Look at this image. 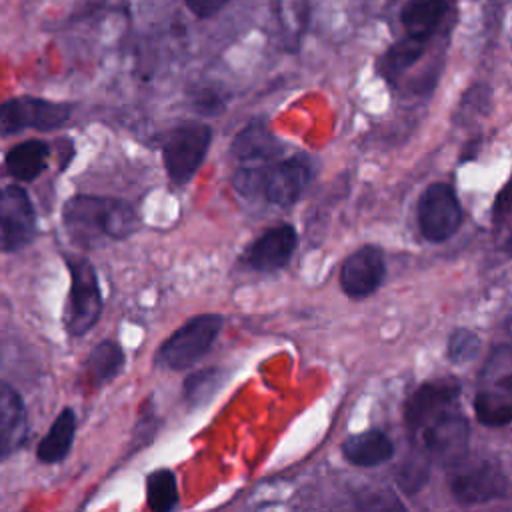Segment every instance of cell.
I'll use <instances>...</instances> for the list:
<instances>
[{
    "label": "cell",
    "mask_w": 512,
    "mask_h": 512,
    "mask_svg": "<svg viewBox=\"0 0 512 512\" xmlns=\"http://www.w3.org/2000/svg\"><path fill=\"white\" fill-rule=\"evenodd\" d=\"M460 384L436 378L418 386L404 406V418L414 450L446 464L466 452L468 422L460 412Z\"/></svg>",
    "instance_id": "obj_1"
},
{
    "label": "cell",
    "mask_w": 512,
    "mask_h": 512,
    "mask_svg": "<svg viewBox=\"0 0 512 512\" xmlns=\"http://www.w3.org/2000/svg\"><path fill=\"white\" fill-rule=\"evenodd\" d=\"M62 222L70 238L80 246H96L102 238L124 240L138 226V214L126 200L94 194L72 196L62 210Z\"/></svg>",
    "instance_id": "obj_2"
},
{
    "label": "cell",
    "mask_w": 512,
    "mask_h": 512,
    "mask_svg": "<svg viewBox=\"0 0 512 512\" xmlns=\"http://www.w3.org/2000/svg\"><path fill=\"white\" fill-rule=\"evenodd\" d=\"M312 164L304 156L270 160L240 168L234 174V188L248 198H264L274 206H292L312 182Z\"/></svg>",
    "instance_id": "obj_3"
},
{
    "label": "cell",
    "mask_w": 512,
    "mask_h": 512,
    "mask_svg": "<svg viewBox=\"0 0 512 512\" xmlns=\"http://www.w3.org/2000/svg\"><path fill=\"white\" fill-rule=\"evenodd\" d=\"M70 272V290L64 306V328L72 338L90 332L102 314V292L92 262L84 256L66 254Z\"/></svg>",
    "instance_id": "obj_4"
},
{
    "label": "cell",
    "mask_w": 512,
    "mask_h": 512,
    "mask_svg": "<svg viewBox=\"0 0 512 512\" xmlns=\"http://www.w3.org/2000/svg\"><path fill=\"white\" fill-rule=\"evenodd\" d=\"M224 326L220 314H200L186 320L156 350L154 364L166 370H186L194 366L214 344Z\"/></svg>",
    "instance_id": "obj_5"
},
{
    "label": "cell",
    "mask_w": 512,
    "mask_h": 512,
    "mask_svg": "<svg viewBox=\"0 0 512 512\" xmlns=\"http://www.w3.org/2000/svg\"><path fill=\"white\" fill-rule=\"evenodd\" d=\"M448 486L460 504H482L502 498L508 490L506 474L500 464L482 456H468L466 452L448 462Z\"/></svg>",
    "instance_id": "obj_6"
},
{
    "label": "cell",
    "mask_w": 512,
    "mask_h": 512,
    "mask_svg": "<svg viewBox=\"0 0 512 512\" xmlns=\"http://www.w3.org/2000/svg\"><path fill=\"white\" fill-rule=\"evenodd\" d=\"M212 142V128L202 122H184L172 128L162 144V160L174 184H186L202 166Z\"/></svg>",
    "instance_id": "obj_7"
},
{
    "label": "cell",
    "mask_w": 512,
    "mask_h": 512,
    "mask_svg": "<svg viewBox=\"0 0 512 512\" xmlns=\"http://www.w3.org/2000/svg\"><path fill=\"white\" fill-rule=\"evenodd\" d=\"M72 116V104L36 96H16L0 104V136H14L24 130H56Z\"/></svg>",
    "instance_id": "obj_8"
},
{
    "label": "cell",
    "mask_w": 512,
    "mask_h": 512,
    "mask_svg": "<svg viewBox=\"0 0 512 512\" xmlns=\"http://www.w3.org/2000/svg\"><path fill=\"white\" fill-rule=\"evenodd\" d=\"M418 228L428 242H446L462 226L464 210L448 182L430 184L418 200Z\"/></svg>",
    "instance_id": "obj_9"
},
{
    "label": "cell",
    "mask_w": 512,
    "mask_h": 512,
    "mask_svg": "<svg viewBox=\"0 0 512 512\" xmlns=\"http://www.w3.org/2000/svg\"><path fill=\"white\" fill-rule=\"evenodd\" d=\"M36 236V212L18 184H0V252H16Z\"/></svg>",
    "instance_id": "obj_10"
},
{
    "label": "cell",
    "mask_w": 512,
    "mask_h": 512,
    "mask_svg": "<svg viewBox=\"0 0 512 512\" xmlns=\"http://www.w3.org/2000/svg\"><path fill=\"white\" fill-rule=\"evenodd\" d=\"M384 276L386 264L382 250L366 244L344 260L340 268V288L350 298H366L378 290Z\"/></svg>",
    "instance_id": "obj_11"
},
{
    "label": "cell",
    "mask_w": 512,
    "mask_h": 512,
    "mask_svg": "<svg viewBox=\"0 0 512 512\" xmlns=\"http://www.w3.org/2000/svg\"><path fill=\"white\" fill-rule=\"evenodd\" d=\"M298 246V234L292 224H280L264 232L250 244L244 258L258 272H276L284 268Z\"/></svg>",
    "instance_id": "obj_12"
},
{
    "label": "cell",
    "mask_w": 512,
    "mask_h": 512,
    "mask_svg": "<svg viewBox=\"0 0 512 512\" xmlns=\"http://www.w3.org/2000/svg\"><path fill=\"white\" fill-rule=\"evenodd\" d=\"M28 414L18 390L0 380V462L12 456L28 440Z\"/></svg>",
    "instance_id": "obj_13"
},
{
    "label": "cell",
    "mask_w": 512,
    "mask_h": 512,
    "mask_svg": "<svg viewBox=\"0 0 512 512\" xmlns=\"http://www.w3.org/2000/svg\"><path fill=\"white\" fill-rule=\"evenodd\" d=\"M450 10L452 6L448 0H406L400 8L404 36L430 44L444 28Z\"/></svg>",
    "instance_id": "obj_14"
},
{
    "label": "cell",
    "mask_w": 512,
    "mask_h": 512,
    "mask_svg": "<svg viewBox=\"0 0 512 512\" xmlns=\"http://www.w3.org/2000/svg\"><path fill=\"white\" fill-rule=\"evenodd\" d=\"M342 456L362 468H374L386 464L394 456V442L384 430L370 428L360 434L348 436L342 442Z\"/></svg>",
    "instance_id": "obj_15"
},
{
    "label": "cell",
    "mask_w": 512,
    "mask_h": 512,
    "mask_svg": "<svg viewBox=\"0 0 512 512\" xmlns=\"http://www.w3.org/2000/svg\"><path fill=\"white\" fill-rule=\"evenodd\" d=\"M284 146L280 140L272 134L268 124L264 120H252L246 124L234 138L232 152L238 160L244 162H270L276 160L282 154Z\"/></svg>",
    "instance_id": "obj_16"
},
{
    "label": "cell",
    "mask_w": 512,
    "mask_h": 512,
    "mask_svg": "<svg viewBox=\"0 0 512 512\" xmlns=\"http://www.w3.org/2000/svg\"><path fill=\"white\" fill-rule=\"evenodd\" d=\"M50 146L44 140H24L4 154V170L18 182L36 180L48 166Z\"/></svg>",
    "instance_id": "obj_17"
},
{
    "label": "cell",
    "mask_w": 512,
    "mask_h": 512,
    "mask_svg": "<svg viewBox=\"0 0 512 512\" xmlns=\"http://www.w3.org/2000/svg\"><path fill=\"white\" fill-rule=\"evenodd\" d=\"M474 412L478 422L488 428L506 426L512 420V386L480 382Z\"/></svg>",
    "instance_id": "obj_18"
},
{
    "label": "cell",
    "mask_w": 512,
    "mask_h": 512,
    "mask_svg": "<svg viewBox=\"0 0 512 512\" xmlns=\"http://www.w3.org/2000/svg\"><path fill=\"white\" fill-rule=\"evenodd\" d=\"M74 434H76V414L72 408H62L60 414L50 424L44 438L38 442L36 458L42 464L62 462L72 448Z\"/></svg>",
    "instance_id": "obj_19"
},
{
    "label": "cell",
    "mask_w": 512,
    "mask_h": 512,
    "mask_svg": "<svg viewBox=\"0 0 512 512\" xmlns=\"http://www.w3.org/2000/svg\"><path fill=\"white\" fill-rule=\"evenodd\" d=\"M428 42H420V40H412L408 36L398 38L394 44H390L384 54L378 60V72L380 76L390 82L396 84L416 62H420V58L426 54Z\"/></svg>",
    "instance_id": "obj_20"
},
{
    "label": "cell",
    "mask_w": 512,
    "mask_h": 512,
    "mask_svg": "<svg viewBox=\"0 0 512 512\" xmlns=\"http://www.w3.org/2000/svg\"><path fill=\"white\" fill-rule=\"evenodd\" d=\"M124 352L118 342L114 340H102L96 344L90 352V356L84 362V374L86 380L94 386L106 384L108 380L116 378L124 368Z\"/></svg>",
    "instance_id": "obj_21"
},
{
    "label": "cell",
    "mask_w": 512,
    "mask_h": 512,
    "mask_svg": "<svg viewBox=\"0 0 512 512\" xmlns=\"http://www.w3.org/2000/svg\"><path fill=\"white\" fill-rule=\"evenodd\" d=\"M310 16V0H274V18L286 44L300 42Z\"/></svg>",
    "instance_id": "obj_22"
},
{
    "label": "cell",
    "mask_w": 512,
    "mask_h": 512,
    "mask_svg": "<svg viewBox=\"0 0 512 512\" xmlns=\"http://www.w3.org/2000/svg\"><path fill=\"white\" fill-rule=\"evenodd\" d=\"M224 378H226V374L218 366L192 372L184 380V398H186L188 406L198 408V406L208 404L216 396V392L224 386Z\"/></svg>",
    "instance_id": "obj_23"
},
{
    "label": "cell",
    "mask_w": 512,
    "mask_h": 512,
    "mask_svg": "<svg viewBox=\"0 0 512 512\" xmlns=\"http://www.w3.org/2000/svg\"><path fill=\"white\" fill-rule=\"evenodd\" d=\"M178 502V482L170 468H158L146 476V504L154 512H168Z\"/></svg>",
    "instance_id": "obj_24"
},
{
    "label": "cell",
    "mask_w": 512,
    "mask_h": 512,
    "mask_svg": "<svg viewBox=\"0 0 512 512\" xmlns=\"http://www.w3.org/2000/svg\"><path fill=\"white\" fill-rule=\"evenodd\" d=\"M480 352V338L476 332L468 328H456L446 346V356L454 364H466L472 362Z\"/></svg>",
    "instance_id": "obj_25"
},
{
    "label": "cell",
    "mask_w": 512,
    "mask_h": 512,
    "mask_svg": "<svg viewBox=\"0 0 512 512\" xmlns=\"http://www.w3.org/2000/svg\"><path fill=\"white\" fill-rule=\"evenodd\" d=\"M232 0H184L186 8L196 16V18H212L216 16L222 8H226Z\"/></svg>",
    "instance_id": "obj_26"
}]
</instances>
